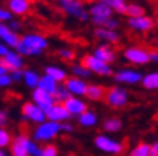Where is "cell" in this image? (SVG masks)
I'll return each mask as SVG.
<instances>
[{
    "instance_id": "1",
    "label": "cell",
    "mask_w": 158,
    "mask_h": 156,
    "mask_svg": "<svg viewBox=\"0 0 158 156\" xmlns=\"http://www.w3.org/2000/svg\"><path fill=\"white\" fill-rule=\"evenodd\" d=\"M47 39L40 35H26L20 39L19 45L16 46L17 51L20 54H26V55H31V54H38L41 49L47 48Z\"/></svg>"
},
{
    "instance_id": "2",
    "label": "cell",
    "mask_w": 158,
    "mask_h": 156,
    "mask_svg": "<svg viewBox=\"0 0 158 156\" xmlns=\"http://www.w3.org/2000/svg\"><path fill=\"white\" fill-rule=\"evenodd\" d=\"M151 46H131L124 51V58L131 63H147L148 61H151Z\"/></svg>"
},
{
    "instance_id": "3",
    "label": "cell",
    "mask_w": 158,
    "mask_h": 156,
    "mask_svg": "<svg viewBox=\"0 0 158 156\" xmlns=\"http://www.w3.org/2000/svg\"><path fill=\"white\" fill-rule=\"evenodd\" d=\"M90 14H92L93 21L96 24L105 27L112 16V7L106 2H100V3H96L90 7Z\"/></svg>"
},
{
    "instance_id": "4",
    "label": "cell",
    "mask_w": 158,
    "mask_h": 156,
    "mask_svg": "<svg viewBox=\"0 0 158 156\" xmlns=\"http://www.w3.org/2000/svg\"><path fill=\"white\" fill-rule=\"evenodd\" d=\"M82 66H85L86 69H89L90 72H95V73H98V75H110L112 73V69L109 68L107 63H105L103 61H100V59H98L96 56H90V55H86L83 56L82 59V63H81Z\"/></svg>"
},
{
    "instance_id": "5",
    "label": "cell",
    "mask_w": 158,
    "mask_h": 156,
    "mask_svg": "<svg viewBox=\"0 0 158 156\" xmlns=\"http://www.w3.org/2000/svg\"><path fill=\"white\" fill-rule=\"evenodd\" d=\"M95 143L99 149H102L103 152H106V153H112V155H120V153H123L126 149L124 143L116 142V141L109 139V138L103 137V135L96 138Z\"/></svg>"
},
{
    "instance_id": "6",
    "label": "cell",
    "mask_w": 158,
    "mask_h": 156,
    "mask_svg": "<svg viewBox=\"0 0 158 156\" xmlns=\"http://www.w3.org/2000/svg\"><path fill=\"white\" fill-rule=\"evenodd\" d=\"M23 66V59L20 58V55L17 52H9L4 59H2L0 62V73L2 75H7V70L16 72L20 70V68Z\"/></svg>"
},
{
    "instance_id": "7",
    "label": "cell",
    "mask_w": 158,
    "mask_h": 156,
    "mask_svg": "<svg viewBox=\"0 0 158 156\" xmlns=\"http://www.w3.org/2000/svg\"><path fill=\"white\" fill-rule=\"evenodd\" d=\"M61 130V125L58 122H44L41 124L34 132V137L37 141H48L54 138Z\"/></svg>"
},
{
    "instance_id": "8",
    "label": "cell",
    "mask_w": 158,
    "mask_h": 156,
    "mask_svg": "<svg viewBox=\"0 0 158 156\" xmlns=\"http://www.w3.org/2000/svg\"><path fill=\"white\" fill-rule=\"evenodd\" d=\"M106 103L112 107H123L127 103V93L120 87H110L107 90Z\"/></svg>"
},
{
    "instance_id": "9",
    "label": "cell",
    "mask_w": 158,
    "mask_h": 156,
    "mask_svg": "<svg viewBox=\"0 0 158 156\" xmlns=\"http://www.w3.org/2000/svg\"><path fill=\"white\" fill-rule=\"evenodd\" d=\"M21 111H23L24 117H27L31 121H35V122H43L47 118V114L44 113L35 103H26L23 106V108H21Z\"/></svg>"
},
{
    "instance_id": "10",
    "label": "cell",
    "mask_w": 158,
    "mask_h": 156,
    "mask_svg": "<svg viewBox=\"0 0 158 156\" xmlns=\"http://www.w3.org/2000/svg\"><path fill=\"white\" fill-rule=\"evenodd\" d=\"M33 98H34V103H35L45 114L54 107L52 96L48 94V93H45V91H43V90H40V89H35V90H34Z\"/></svg>"
},
{
    "instance_id": "11",
    "label": "cell",
    "mask_w": 158,
    "mask_h": 156,
    "mask_svg": "<svg viewBox=\"0 0 158 156\" xmlns=\"http://www.w3.org/2000/svg\"><path fill=\"white\" fill-rule=\"evenodd\" d=\"M30 139L26 134L19 135L11 143V155L13 156H27L30 153Z\"/></svg>"
},
{
    "instance_id": "12",
    "label": "cell",
    "mask_w": 158,
    "mask_h": 156,
    "mask_svg": "<svg viewBox=\"0 0 158 156\" xmlns=\"http://www.w3.org/2000/svg\"><path fill=\"white\" fill-rule=\"evenodd\" d=\"M61 7L65 10L68 14H72L76 16L81 20H86L88 18V13L85 11V9L82 7V4L79 2H71V0H66V2H61Z\"/></svg>"
},
{
    "instance_id": "13",
    "label": "cell",
    "mask_w": 158,
    "mask_h": 156,
    "mask_svg": "<svg viewBox=\"0 0 158 156\" xmlns=\"http://www.w3.org/2000/svg\"><path fill=\"white\" fill-rule=\"evenodd\" d=\"M71 114L68 113V110L65 108L64 104H54V107L47 113V118L51 122H58L62 120H68Z\"/></svg>"
},
{
    "instance_id": "14",
    "label": "cell",
    "mask_w": 158,
    "mask_h": 156,
    "mask_svg": "<svg viewBox=\"0 0 158 156\" xmlns=\"http://www.w3.org/2000/svg\"><path fill=\"white\" fill-rule=\"evenodd\" d=\"M65 87L69 91H72L75 94H86L88 91V86L83 83L82 80H79L76 78H68L65 80Z\"/></svg>"
},
{
    "instance_id": "15",
    "label": "cell",
    "mask_w": 158,
    "mask_h": 156,
    "mask_svg": "<svg viewBox=\"0 0 158 156\" xmlns=\"http://www.w3.org/2000/svg\"><path fill=\"white\" fill-rule=\"evenodd\" d=\"M64 106H65V108L68 110L69 114H81V115H82L83 113H86V104L75 97L68 98V100L64 103Z\"/></svg>"
},
{
    "instance_id": "16",
    "label": "cell",
    "mask_w": 158,
    "mask_h": 156,
    "mask_svg": "<svg viewBox=\"0 0 158 156\" xmlns=\"http://www.w3.org/2000/svg\"><path fill=\"white\" fill-rule=\"evenodd\" d=\"M128 23L133 28L138 30V31H150L154 27V21L150 17H140V18H130Z\"/></svg>"
},
{
    "instance_id": "17",
    "label": "cell",
    "mask_w": 158,
    "mask_h": 156,
    "mask_svg": "<svg viewBox=\"0 0 158 156\" xmlns=\"http://www.w3.org/2000/svg\"><path fill=\"white\" fill-rule=\"evenodd\" d=\"M116 80L124 82V83H137L138 80H141V75H140L138 72L126 69V70L117 72V75H116Z\"/></svg>"
},
{
    "instance_id": "18",
    "label": "cell",
    "mask_w": 158,
    "mask_h": 156,
    "mask_svg": "<svg viewBox=\"0 0 158 156\" xmlns=\"http://www.w3.org/2000/svg\"><path fill=\"white\" fill-rule=\"evenodd\" d=\"M107 90L109 89L103 87V86H88V91H86V96H88L90 100H106V96H107Z\"/></svg>"
},
{
    "instance_id": "19",
    "label": "cell",
    "mask_w": 158,
    "mask_h": 156,
    "mask_svg": "<svg viewBox=\"0 0 158 156\" xmlns=\"http://www.w3.org/2000/svg\"><path fill=\"white\" fill-rule=\"evenodd\" d=\"M95 56L98 59H100V61H103L105 63H107V62L114 61L116 54L109 45H102V46H99V48L95 51Z\"/></svg>"
},
{
    "instance_id": "20",
    "label": "cell",
    "mask_w": 158,
    "mask_h": 156,
    "mask_svg": "<svg viewBox=\"0 0 158 156\" xmlns=\"http://www.w3.org/2000/svg\"><path fill=\"white\" fill-rule=\"evenodd\" d=\"M0 37H2V39H3L6 44H9L10 46H17L19 42H20L17 34H14L13 31H11L10 28H7L6 26L0 27Z\"/></svg>"
},
{
    "instance_id": "21",
    "label": "cell",
    "mask_w": 158,
    "mask_h": 156,
    "mask_svg": "<svg viewBox=\"0 0 158 156\" xmlns=\"http://www.w3.org/2000/svg\"><path fill=\"white\" fill-rule=\"evenodd\" d=\"M38 89L40 90H43V91H45V93H48V94L54 96L55 94V91H56V89H58V86H56V82L52 78H49V76H43L41 80H40Z\"/></svg>"
},
{
    "instance_id": "22",
    "label": "cell",
    "mask_w": 158,
    "mask_h": 156,
    "mask_svg": "<svg viewBox=\"0 0 158 156\" xmlns=\"http://www.w3.org/2000/svg\"><path fill=\"white\" fill-rule=\"evenodd\" d=\"M9 9L16 14H26L30 10V3L27 0H10Z\"/></svg>"
},
{
    "instance_id": "23",
    "label": "cell",
    "mask_w": 158,
    "mask_h": 156,
    "mask_svg": "<svg viewBox=\"0 0 158 156\" xmlns=\"http://www.w3.org/2000/svg\"><path fill=\"white\" fill-rule=\"evenodd\" d=\"M96 37L102 39H106V41H110V42H117L118 41V35L116 31L113 30H107V28H98L95 31Z\"/></svg>"
},
{
    "instance_id": "24",
    "label": "cell",
    "mask_w": 158,
    "mask_h": 156,
    "mask_svg": "<svg viewBox=\"0 0 158 156\" xmlns=\"http://www.w3.org/2000/svg\"><path fill=\"white\" fill-rule=\"evenodd\" d=\"M45 73L47 76H49V78H52L55 82H61V80H66V75L65 72L61 70V69L58 68H54V66H49V68L45 69Z\"/></svg>"
},
{
    "instance_id": "25",
    "label": "cell",
    "mask_w": 158,
    "mask_h": 156,
    "mask_svg": "<svg viewBox=\"0 0 158 156\" xmlns=\"http://www.w3.org/2000/svg\"><path fill=\"white\" fill-rule=\"evenodd\" d=\"M145 9H143L141 6L138 4H130L127 6V10H126V14H127L130 18H140V17H144Z\"/></svg>"
},
{
    "instance_id": "26",
    "label": "cell",
    "mask_w": 158,
    "mask_h": 156,
    "mask_svg": "<svg viewBox=\"0 0 158 156\" xmlns=\"http://www.w3.org/2000/svg\"><path fill=\"white\" fill-rule=\"evenodd\" d=\"M130 156H151V146L144 142H140L137 146L131 150Z\"/></svg>"
},
{
    "instance_id": "27",
    "label": "cell",
    "mask_w": 158,
    "mask_h": 156,
    "mask_svg": "<svg viewBox=\"0 0 158 156\" xmlns=\"http://www.w3.org/2000/svg\"><path fill=\"white\" fill-rule=\"evenodd\" d=\"M143 86L145 89H158V73H150L143 79Z\"/></svg>"
},
{
    "instance_id": "28",
    "label": "cell",
    "mask_w": 158,
    "mask_h": 156,
    "mask_svg": "<svg viewBox=\"0 0 158 156\" xmlns=\"http://www.w3.org/2000/svg\"><path fill=\"white\" fill-rule=\"evenodd\" d=\"M24 80H26L27 86H30V87H35V86L40 85V80H41V79L38 78V75H37L35 72L27 70V72H24Z\"/></svg>"
},
{
    "instance_id": "29",
    "label": "cell",
    "mask_w": 158,
    "mask_h": 156,
    "mask_svg": "<svg viewBox=\"0 0 158 156\" xmlns=\"http://www.w3.org/2000/svg\"><path fill=\"white\" fill-rule=\"evenodd\" d=\"M79 122L85 125V127H90V125H95L96 124V115L92 111H86L82 115H79Z\"/></svg>"
},
{
    "instance_id": "30",
    "label": "cell",
    "mask_w": 158,
    "mask_h": 156,
    "mask_svg": "<svg viewBox=\"0 0 158 156\" xmlns=\"http://www.w3.org/2000/svg\"><path fill=\"white\" fill-rule=\"evenodd\" d=\"M103 128L109 132H116L122 128V121L118 120V118H109L105 124H103Z\"/></svg>"
},
{
    "instance_id": "31",
    "label": "cell",
    "mask_w": 158,
    "mask_h": 156,
    "mask_svg": "<svg viewBox=\"0 0 158 156\" xmlns=\"http://www.w3.org/2000/svg\"><path fill=\"white\" fill-rule=\"evenodd\" d=\"M54 98H55L56 101H64V103H65L68 98H71V96H69V90L65 87V86H58L55 94H54Z\"/></svg>"
},
{
    "instance_id": "32",
    "label": "cell",
    "mask_w": 158,
    "mask_h": 156,
    "mask_svg": "<svg viewBox=\"0 0 158 156\" xmlns=\"http://www.w3.org/2000/svg\"><path fill=\"white\" fill-rule=\"evenodd\" d=\"M106 3L112 7V9H114L116 11H118V13H126V10H127L126 3L122 2V0H110V2H106Z\"/></svg>"
},
{
    "instance_id": "33",
    "label": "cell",
    "mask_w": 158,
    "mask_h": 156,
    "mask_svg": "<svg viewBox=\"0 0 158 156\" xmlns=\"http://www.w3.org/2000/svg\"><path fill=\"white\" fill-rule=\"evenodd\" d=\"M58 150L54 145H45L43 149L40 150V155L38 156H56Z\"/></svg>"
},
{
    "instance_id": "34",
    "label": "cell",
    "mask_w": 158,
    "mask_h": 156,
    "mask_svg": "<svg viewBox=\"0 0 158 156\" xmlns=\"http://www.w3.org/2000/svg\"><path fill=\"white\" fill-rule=\"evenodd\" d=\"M72 70H73V73H75L76 76H83V78H88V76L90 75V70H89V69H86L85 66H82V65L73 66Z\"/></svg>"
},
{
    "instance_id": "35",
    "label": "cell",
    "mask_w": 158,
    "mask_h": 156,
    "mask_svg": "<svg viewBox=\"0 0 158 156\" xmlns=\"http://www.w3.org/2000/svg\"><path fill=\"white\" fill-rule=\"evenodd\" d=\"M10 141H11L10 134L7 132V131H4V130L0 131V145H2V146H7V145L10 143Z\"/></svg>"
},
{
    "instance_id": "36",
    "label": "cell",
    "mask_w": 158,
    "mask_h": 156,
    "mask_svg": "<svg viewBox=\"0 0 158 156\" xmlns=\"http://www.w3.org/2000/svg\"><path fill=\"white\" fill-rule=\"evenodd\" d=\"M59 55L61 58L66 59V61H71V59L75 58V54L72 51H69V49H62V51H59Z\"/></svg>"
},
{
    "instance_id": "37",
    "label": "cell",
    "mask_w": 158,
    "mask_h": 156,
    "mask_svg": "<svg viewBox=\"0 0 158 156\" xmlns=\"http://www.w3.org/2000/svg\"><path fill=\"white\" fill-rule=\"evenodd\" d=\"M11 76H9V75H2L0 76V85L3 86V87H6V86H9L10 83H11Z\"/></svg>"
},
{
    "instance_id": "38",
    "label": "cell",
    "mask_w": 158,
    "mask_h": 156,
    "mask_svg": "<svg viewBox=\"0 0 158 156\" xmlns=\"http://www.w3.org/2000/svg\"><path fill=\"white\" fill-rule=\"evenodd\" d=\"M0 18H2V21L10 20V18H11V13H10V11H7L6 9H2V10H0Z\"/></svg>"
},
{
    "instance_id": "39",
    "label": "cell",
    "mask_w": 158,
    "mask_h": 156,
    "mask_svg": "<svg viewBox=\"0 0 158 156\" xmlns=\"http://www.w3.org/2000/svg\"><path fill=\"white\" fill-rule=\"evenodd\" d=\"M40 150H41V149H38V148H37V145L34 142L30 143V153H31V155H37V156H38L40 155Z\"/></svg>"
},
{
    "instance_id": "40",
    "label": "cell",
    "mask_w": 158,
    "mask_h": 156,
    "mask_svg": "<svg viewBox=\"0 0 158 156\" xmlns=\"http://www.w3.org/2000/svg\"><path fill=\"white\" fill-rule=\"evenodd\" d=\"M21 78H24V73H23V72L16 70V72H13V73H11V79H13V80H20Z\"/></svg>"
},
{
    "instance_id": "41",
    "label": "cell",
    "mask_w": 158,
    "mask_h": 156,
    "mask_svg": "<svg viewBox=\"0 0 158 156\" xmlns=\"http://www.w3.org/2000/svg\"><path fill=\"white\" fill-rule=\"evenodd\" d=\"M151 156H158V142L151 146Z\"/></svg>"
},
{
    "instance_id": "42",
    "label": "cell",
    "mask_w": 158,
    "mask_h": 156,
    "mask_svg": "<svg viewBox=\"0 0 158 156\" xmlns=\"http://www.w3.org/2000/svg\"><path fill=\"white\" fill-rule=\"evenodd\" d=\"M151 61H158V49L152 48V51H151Z\"/></svg>"
},
{
    "instance_id": "43",
    "label": "cell",
    "mask_w": 158,
    "mask_h": 156,
    "mask_svg": "<svg viewBox=\"0 0 158 156\" xmlns=\"http://www.w3.org/2000/svg\"><path fill=\"white\" fill-rule=\"evenodd\" d=\"M0 54H2V55H3V56H6L7 54H9V51H7V48H6V46H4V45H2V46H0Z\"/></svg>"
},
{
    "instance_id": "44",
    "label": "cell",
    "mask_w": 158,
    "mask_h": 156,
    "mask_svg": "<svg viewBox=\"0 0 158 156\" xmlns=\"http://www.w3.org/2000/svg\"><path fill=\"white\" fill-rule=\"evenodd\" d=\"M0 122H2V125H4L6 124V114H4V111H2V114H0Z\"/></svg>"
},
{
    "instance_id": "45",
    "label": "cell",
    "mask_w": 158,
    "mask_h": 156,
    "mask_svg": "<svg viewBox=\"0 0 158 156\" xmlns=\"http://www.w3.org/2000/svg\"><path fill=\"white\" fill-rule=\"evenodd\" d=\"M61 130L71 131V130H72V127H71V125H68V124H64V125H61Z\"/></svg>"
},
{
    "instance_id": "46",
    "label": "cell",
    "mask_w": 158,
    "mask_h": 156,
    "mask_svg": "<svg viewBox=\"0 0 158 156\" xmlns=\"http://www.w3.org/2000/svg\"><path fill=\"white\" fill-rule=\"evenodd\" d=\"M10 27H11V28H13V30H17V28H19V27H20V24H19V23H14V21H13V23L10 24Z\"/></svg>"
},
{
    "instance_id": "47",
    "label": "cell",
    "mask_w": 158,
    "mask_h": 156,
    "mask_svg": "<svg viewBox=\"0 0 158 156\" xmlns=\"http://www.w3.org/2000/svg\"><path fill=\"white\" fill-rule=\"evenodd\" d=\"M155 45H158V35L155 37Z\"/></svg>"
},
{
    "instance_id": "48",
    "label": "cell",
    "mask_w": 158,
    "mask_h": 156,
    "mask_svg": "<svg viewBox=\"0 0 158 156\" xmlns=\"http://www.w3.org/2000/svg\"><path fill=\"white\" fill-rule=\"evenodd\" d=\"M0 156H6V153H4V152H0Z\"/></svg>"
},
{
    "instance_id": "49",
    "label": "cell",
    "mask_w": 158,
    "mask_h": 156,
    "mask_svg": "<svg viewBox=\"0 0 158 156\" xmlns=\"http://www.w3.org/2000/svg\"><path fill=\"white\" fill-rule=\"evenodd\" d=\"M68 156H73V155H68Z\"/></svg>"
}]
</instances>
